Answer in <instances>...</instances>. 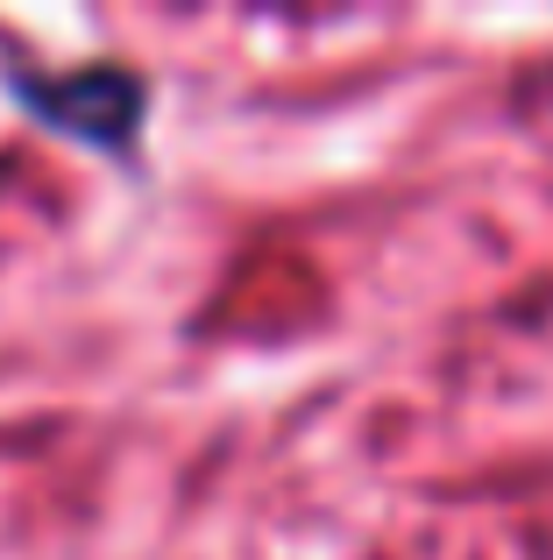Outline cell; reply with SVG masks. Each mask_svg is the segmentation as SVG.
Masks as SVG:
<instances>
[{
	"mask_svg": "<svg viewBox=\"0 0 553 560\" xmlns=\"http://www.w3.org/2000/svg\"><path fill=\"white\" fill-rule=\"evenodd\" d=\"M22 100L43 121L71 128L85 142H107V150L136 136V114H142V85L128 71H85V79H57V85L22 79Z\"/></svg>",
	"mask_w": 553,
	"mask_h": 560,
	"instance_id": "obj_1",
	"label": "cell"
}]
</instances>
